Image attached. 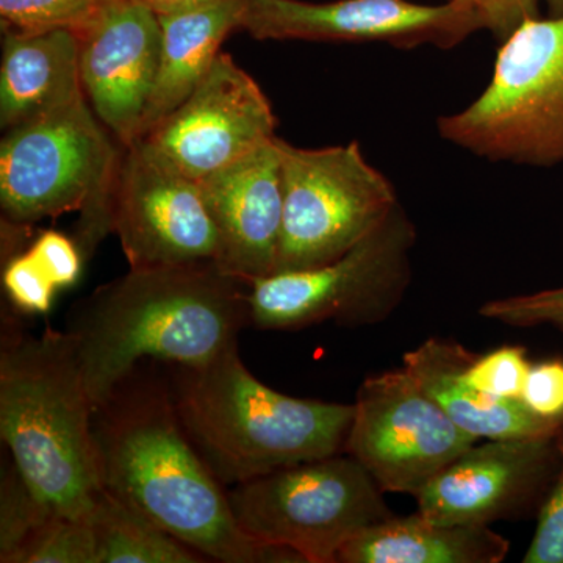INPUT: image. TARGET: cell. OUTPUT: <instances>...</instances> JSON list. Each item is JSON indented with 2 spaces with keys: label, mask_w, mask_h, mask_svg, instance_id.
I'll return each instance as SVG.
<instances>
[{
  "label": "cell",
  "mask_w": 563,
  "mask_h": 563,
  "mask_svg": "<svg viewBox=\"0 0 563 563\" xmlns=\"http://www.w3.org/2000/svg\"><path fill=\"white\" fill-rule=\"evenodd\" d=\"M111 222L131 269L220 257V235L201 181L181 173L146 139L122 144Z\"/></svg>",
  "instance_id": "11"
},
{
  "label": "cell",
  "mask_w": 563,
  "mask_h": 563,
  "mask_svg": "<svg viewBox=\"0 0 563 563\" xmlns=\"http://www.w3.org/2000/svg\"><path fill=\"white\" fill-rule=\"evenodd\" d=\"M477 442L402 366L363 380L344 453L361 463L385 493L417 498Z\"/></svg>",
  "instance_id": "10"
},
{
  "label": "cell",
  "mask_w": 563,
  "mask_h": 563,
  "mask_svg": "<svg viewBox=\"0 0 563 563\" xmlns=\"http://www.w3.org/2000/svg\"><path fill=\"white\" fill-rule=\"evenodd\" d=\"M277 143L284 218L274 274L335 261L399 206L390 180L366 162L357 141L322 150Z\"/></svg>",
  "instance_id": "9"
},
{
  "label": "cell",
  "mask_w": 563,
  "mask_h": 563,
  "mask_svg": "<svg viewBox=\"0 0 563 563\" xmlns=\"http://www.w3.org/2000/svg\"><path fill=\"white\" fill-rule=\"evenodd\" d=\"M201 181L218 235V266L247 284L276 272L284 188L277 136Z\"/></svg>",
  "instance_id": "16"
},
{
  "label": "cell",
  "mask_w": 563,
  "mask_h": 563,
  "mask_svg": "<svg viewBox=\"0 0 563 563\" xmlns=\"http://www.w3.org/2000/svg\"><path fill=\"white\" fill-rule=\"evenodd\" d=\"M413 222L401 206L335 261L252 282L251 325L298 331L333 321L346 328L385 321L412 280Z\"/></svg>",
  "instance_id": "8"
},
{
  "label": "cell",
  "mask_w": 563,
  "mask_h": 563,
  "mask_svg": "<svg viewBox=\"0 0 563 563\" xmlns=\"http://www.w3.org/2000/svg\"><path fill=\"white\" fill-rule=\"evenodd\" d=\"M529 410L548 420L563 418V362L550 361L531 365L521 393Z\"/></svg>",
  "instance_id": "30"
},
{
  "label": "cell",
  "mask_w": 563,
  "mask_h": 563,
  "mask_svg": "<svg viewBox=\"0 0 563 563\" xmlns=\"http://www.w3.org/2000/svg\"><path fill=\"white\" fill-rule=\"evenodd\" d=\"M437 128L448 143L490 162L563 163V16L518 25L483 95Z\"/></svg>",
  "instance_id": "6"
},
{
  "label": "cell",
  "mask_w": 563,
  "mask_h": 563,
  "mask_svg": "<svg viewBox=\"0 0 563 563\" xmlns=\"http://www.w3.org/2000/svg\"><path fill=\"white\" fill-rule=\"evenodd\" d=\"M242 31L257 40L385 43L451 49L485 29L472 0L418 5L407 0H246Z\"/></svg>",
  "instance_id": "12"
},
{
  "label": "cell",
  "mask_w": 563,
  "mask_h": 563,
  "mask_svg": "<svg viewBox=\"0 0 563 563\" xmlns=\"http://www.w3.org/2000/svg\"><path fill=\"white\" fill-rule=\"evenodd\" d=\"M96 539V563H202L198 551L128 503L102 490L87 515Z\"/></svg>",
  "instance_id": "21"
},
{
  "label": "cell",
  "mask_w": 563,
  "mask_h": 563,
  "mask_svg": "<svg viewBox=\"0 0 563 563\" xmlns=\"http://www.w3.org/2000/svg\"><path fill=\"white\" fill-rule=\"evenodd\" d=\"M14 563H96L90 520L52 515L22 548Z\"/></svg>",
  "instance_id": "24"
},
{
  "label": "cell",
  "mask_w": 563,
  "mask_h": 563,
  "mask_svg": "<svg viewBox=\"0 0 563 563\" xmlns=\"http://www.w3.org/2000/svg\"><path fill=\"white\" fill-rule=\"evenodd\" d=\"M122 144L87 96L5 131L0 143L3 224L29 229L80 211L76 242L88 258L113 232L111 203Z\"/></svg>",
  "instance_id": "5"
},
{
  "label": "cell",
  "mask_w": 563,
  "mask_h": 563,
  "mask_svg": "<svg viewBox=\"0 0 563 563\" xmlns=\"http://www.w3.org/2000/svg\"><path fill=\"white\" fill-rule=\"evenodd\" d=\"M274 129L272 103L257 81L220 52L187 101L141 139L202 180L272 141Z\"/></svg>",
  "instance_id": "13"
},
{
  "label": "cell",
  "mask_w": 563,
  "mask_h": 563,
  "mask_svg": "<svg viewBox=\"0 0 563 563\" xmlns=\"http://www.w3.org/2000/svg\"><path fill=\"white\" fill-rule=\"evenodd\" d=\"M52 515L54 512L25 483L13 459L10 455L3 459L0 473V562H16L22 548Z\"/></svg>",
  "instance_id": "22"
},
{
  "label": "cell",
  "mask_w": 563,
  "mask_h": 563,
  "mask_svg": "<svg viewBox=\"0 0 563 563\" xmlns=\"http://www.w3.org/2000/svg\"><path fill=\"white\" fill-rule=\"evenodd\" d=\"M161 18L139 0H110L80 36V76L96 117L121 144L139 139L162 55Z\"/></svg>",
  "instance_id": "15"
},
{
  "label": "cell",
  "mask_w": 563,
  "mask_h": 563,
  "mask_svg": "<svg viewBox=\"0 0 563 563\" xmlns=\"http://www.w3.org/2000/svg\"><path fill=\"white\" fill-rule=\"evenodd\" d=\"M110 0H0L3 32L35 33L68 29L84 35Z\"/></svg>",
  "instance_id": "23"
},
{
  "label": "cell",
  "mask_w": 563,
  "mask_h": 563,
  "mask_svg": "<svg viewBox=\"0 0 563 563\" xmlns=\"http://www.w3.org/2000/svg\"><path fill=\"white\" fill-rule=\"evenodd\" d=\"M246 0H224L201 9L161 14L162 55L140 136L154 131L198 88L220 55L222 41L240 29Z\"/></svg>",
  "instance_id": "19"
},
{
  "label": "cell",
  "mask_w": 563,
  "mask_h": 563,
  "mask_svg": "<svg viewBox=\"0 0 563 563\" xmlns=\"http://www.w3.org/2000/svg\"><path fill=\"white\" fill-rule=\"evenodd\" d=\"M555 442L561 470L540 507L539 523L526 551L525 563H563V420L555 433Z\"/></svg>",
  "instance_id": "28"
},
{
  "label": "cell",
  "mask_w": 563,
  "mask_h": 563,
  "mask_svg": "<svg viewBox=\"0 0 563 563\" xmlns=\"http://www.w3.org/2000/svg\"><path fill=\"white\" fill-rule=\"evenodd\" d=\"M383 488L347 453L277 470L228 490L236 525L254 542L302 563H336L344 544L393 517Z\"/></svg>",
  "instance_id": "7"
},
{
  "label": "cell",
  "mask_w": 563,
  "mask_h": 563,
  "mask_svg": "<svg viewBox=\"0 0 563 563\" xmlns=\"http://www.w3.org/2000/svg\"><path fill=\"white\" fill-rule=\"evenodd\" d=\"M2 309L0 435L25 483L55 515L87 517L101 495L92 417L68 331L31 335Z\"/></svg>",
  "instance_id": "3"
},
{
  "label": "cell",
  "mask_w": 563,
  "mask_h": 563,
  "mask_svg": "<svg viewBox=\"0 0 563 563\" xmlns=\"http://www.w3.org/2000/svg\"><path fill=\"white\" fill-rule=\"evenodd\" d=\"M162 363L136 365L92 417L103 490L135 507L207 562H299L239 528L228 490L181 428Z\"/></svg>",
  "instance_id": "1"
},
{
  "label": "cell",
  "mask_w": 563,
  "mask_h": 563,
  "mask_svg": "<svg viewBox=\"0 0 563 563\" xmlns=\"http://www.w3.org/2000/svg\"><path fill=\"white\" fill-rule=\"evenodd\" d=\"M531 363L521 346L498 347L474 355L463 369V379L477 390L499 399H521Z\"/></svg>",
  "instance_id": "25"
},
{
  "label": "cell",
  "mask_w": 563,
  "mask_h": 563,
  "mask_svg": "<svg viewBox=\"0 0 563 563\" xmlns=\"http://www.w3.org/2000/svg\"><path fill=\"white\" fill-rule=\"evenodd\" d=\"M463 344L429 339L402 357L404 369L442 407L444 413L476 439H523L558 432L561 420L539 417L521 399H499L463 379L474 357Z\"/></svg>",
  "instance_id": "17"
},
{
  "label": "cell",
  "mask_w": 563,
  "mask_h": 563,
  "mask_svg": "<svg viewBox=\"0 0 563 563\" xmlns=\"http://www.w3.org/2000/svg\"><path fill=\"white\" fill-rule=\"evenodd\" d=\"M472 2L479 10L485 29L501 43L526 20L539 16L537 0H472Z\"/></svg>",
  "instance_id": "31"
},
{
  "label": "cell",
  "mask_w": 563,
  "mask_h": 563,
  "mask_svg": "<svg viewBox=\"0 0 563 563\" xmlns=\"http://www.w3.org/2000/svg\"><path fill=\"white\" fill-rule=\"evenodd\" d=\"M166 366L181 428L225 488L344 453L354 404L273 390L246 368L239 344L206 365Z\"/></svg>",
  "instance_id": "4"
},
{
  "label": "cell",
  "mask_w": 563,
  "mask_h": 563,
  "mask_svg": "<svg viewBox=\"0 0 563 563\" xmlns=\"http://www.w3.org/2000/svg\"><path fill=\"white\" fill-rule=\"evenodd\" d=\"M555 433L474 443L426 485L418 512L442 525L490 526L520 517L547 483Z\"/></svg>",
  "instance_id": "14"
},
{
  "label": "cell",
  "mask_w": 563,
  "mask_h": 563,
  "mask_svg": "<svg viewBox=\"0 0 563 563\" xmlns=\"http://www.w3.org/2000/svg\"><path fill=\"white\" fill-rule=\"evenodd\" d=\"M251 284L218 263L131 269L68 314L92 406L146 361L206 365L251 324Z\"/></svg>",
  "instance_id": "2"
},
{
  "label": "cell",
  "mask_w": 563,
  "mask_h": 563,
  "mask_svg": "<svg viewBox=\"0 0 563 563\" xmlns=\"http://www.w3.org/2000/svg\"><path fill=\"white\" fill-rule=\"evenodd\" d=\"M510 542L487 525H442L420 512L366 528L336 563H501Z\"/></svg>",
  "instance_id": "20"
},
{
  "label": "cell",
  "mask_w": 563,
  "mask_h": 563,
  "mask_svg": "<svg viewBox=\"0 0 563 563\" xmlns=\"http://www.w3.org/2000/svg\"><path fill=\"white\" fill-rule=\"evenodd\" d=\"M80 38L68 29L3 32L0 124L3 131L84 98Z\"/></svg>",
  "instance_id": "18"
},
{
  "label": "cell",
  "mask_w": 563,
  "mask_h": 563,
  "mask_svg": "<svg viewBox=\"0 0 563 563\" xmlns=\"http://www.w3.org/2000/svg\"><path fill=\"white\" fill-rule=\"evenodd\" d=\"M479 313L488 320L514 328H533L542 324L563 328V287L495 299L485 302Z\"/></svg>",
  "instance_id": "27"
},
{
  "label": "cell",
  "mask_w": 563,
  "mask_h": 563,
  "mask_svg": "<svg viewBox=\"0 0 563 563\" xmlns=\"http://www.w3.org/2000/svg\"><path fill=\"white\" fill-rule=\"evenodd\" d=\"M2 287L11 309L21 314L49 312L58 288L31 251H20L3 263Z\"/></svg>",
  "instance_id": "26"
},
{
  "label": "cell",
  "mask_w": 563,
  "mask_h": 563,
  "mask_svg": "<svg viewBox=\"0 0 563 563\" xmlns=\"http://www.w3.org/2000/svg\"><path fill=\"white\" fill-rule=\"evenodd\" d=\"M29 251L58 290L80 279L85 257L76 240L57 231L41 232Z\"/></svg>",
  "instance_id": "29"
},
{
  "label": "cell",
  "mask_w": 563,
  "mask_h": 563,
  "mask_svg": "<svg viewBox=\"0 0 563 563\" xmlns=\"http://www.w3.org/2000/svg\"><path fill=\"white\" fill-rule=\"evenodd\" d=\"M537 2H542V0H537ZM543 2L548 3L553 16H563V0H543Z\"/></svg>",
  "instance_id": "33"
},
{
  "label": "cell",
  "mask_w": 563,
  "mask_h": 563,
  "mask_svg": "<svg viewBox=\"0 0 563 563\" xmlns=\"http://www.w3.org/2000/svg\"><path fill=\"white\" fill-rule=\"evenodd\" d=\"M139 2L150 7L161 16V14L180 13V11L214 5V3L224 2V0H139Z\"/></svg>",
  "instance_id": "32"
}]
</instances>
